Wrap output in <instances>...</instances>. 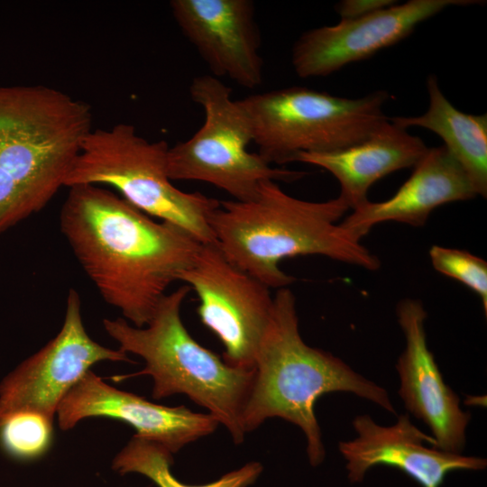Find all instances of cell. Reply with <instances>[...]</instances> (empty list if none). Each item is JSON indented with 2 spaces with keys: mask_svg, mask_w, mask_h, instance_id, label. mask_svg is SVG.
Segmentation results:
<instances>
[{
  "mask_svg": "<svg viewBox=\"0 0 487 487\" xmlns=\"http://www.w3.org/2000/svg\"><path fill=\"white\" fill-rule=\"evenodd\" d=\"M69 188L59 218L63 236L103 299L144 326L202 244L101 186Z\"/></svg>",
  "mask_w": 487,
  "mask_h": 487,
  "instance_id": "6da1fadb",
  "label": "cell"
},
{
  "mask_svg": "<svg viewBox=\"0 0 487 487\" xmlns=\"http://www.w3.org/2000/svg\"><path fill=\"white\" fill-rule=\"evenodd\" d=\"M349 209L340 196L303 200L268 180L251 200L220 201L210 225L231 262L279 289L295 281L280 268L287 258L320 255L368 271L380 268L379 258L338 223Z\"/></svg>",
  "mask_w": 487,
  "mask_h": 487,
  "instance_id": "7a4b0ae2",
  "label": "cell"
},
{
  "mask_svg": "<svg viewBox=\"0 0 487 487\" xmlns=\"http://www.w3.org/2000/svg\"><path fill=\"white\" fill-rule=\"evenodd\" d=\"M90 105L43 86H0V234L45 207L93 130Z\"/></svg>",
  "mask_w": 487,
  "mask_h": 487,
  "instance_id": "3957f363",
  "label": "cell"
},
{
  "mask_svg": "<svg viewBox=\"0 0 487 487\" xmlns=\"http://www.w3.org/2000/svg\"><path fill=\"white\" fill-rule=\"evenodd\" d=\"M242 425L249 433L271 418L298 426L307 440L312 465L325 458L315 415L317 400L329 392L354 393L396 414L386 390L355 372L332 354L308 345L299 329L296 299L288 288L273 297L271 317L262 339Z\"/></svg>",
  "mask_w": 487,
  "mask_h": 487,
  "instance_id": "277c9868",
  "label": "cell"
},
{
  "mask_svg": "<svg viewBox=\"0 0 487 487\" xmlns=\"http://www.w3.org/2000/svg\"><path fill=\"white\" fill-rule=\"evenodd\" d=\"M190 290L183 285L167 293L142 327H136L123 317L103 320L105 330L119 344V350L134 354L145 362L142 371L113 379L118 381L139 375L151 376L153 399L186 395L206 409L227 429L234 442L240 444L245 436L242 416L254 370L227 364L189 334L180 311Z\"/></svg>",
  "mask_w": 487,
  "mask_h": 487,
  "instance_id": "5b68a950",
  "label": "cell"
},
{
  "mask_svg": "<svg viewBox=\"0 0 487 487\" xmlns=\"http://www.w3.org/2000/svg\"><path fill=\"white\" fill-rule=\"evenodd\" d=\"M169 148L164 140L143 138L129 124L93 129L65 186L113 187L144 214L183 228L201 244L216 243L210 220L220 201L172 184L168 174Z\"/></svg>",
  "mask_w": 487,
  "mask_h": 487,
  "instance_id": "8992f818",
  "label": "cell"
},
{
  "mask_svg": "<svg viewBox=\"0 0 487 487\" xmlns=\"http://www.w3.org/2000/svg\"><path fill=\"white\" fill-rule=\"evenodd\" d=\"M390 95L378 90L359 98L289 87L239 99L258 153L271 165L294 162L299 153L339 151L361 142L388 117Z\"/></svg>",
  "mask_w": 487,
  "mask_h": 487,
  "instance_id": "52a82bcc",
  "label": "cell"
},
{
  "mask_svg": "<svg viewBox=\"0 0 487 487\" xmlns=\"http://www.w3.org/2000/svg\"><path fill=\"white\" fill-rule=\"evenodd\" d=\"M191 99L204 111L202 126L187 141L169 148L170 180H197L211 184L234 200L253 199L268 180L294 181L306 173L273 168L258 152L248 151L253 142L249 117L232 89L213 75L193 78Z\"/></svg>",
  "mask_w": 487,
  "mask_h": 487,
  "instance_id": "ba28073f",
  "label": "cell"
},
{
  "mask_svg": "<svg viewBox=\"0 0 487 487\" xmlns=\"http://www.w3.org/2000/svg\"><path fill=\"white\" fill-rule=\"evenodd\" d=\"M179 280L196 292L199 319L224 345V361L253 370L272 313L270 288L231 262L216 243L202 244Z\"/></svg>",
  "mask_w": 487,
  "mask_h": 487,
  "instance_id": "9c48e42d",
  "label": "cell"
},
{
  "mask_svg": "<svg viewBox=\"0 0 487 487\" xmlns=\"http://www.w3.org/2000/svg\"><path fill=\"white\" fill-rule=\"evenodd\" d=\"M78 291L69 290L63 326L40 351L24 360L0 384V421L20 411L53 421L66 394L102 361L131 362L127 354L94 341L81 317Z\"/></svg>",
  "mask_w": 487,
  "mask_h": 487,
  "instance_id": "30bf717a",
  "label": "cell"
},
{
  "mask_svg": "<svg viewBox=\"0 0 487 487\" xmlns=\"http://www.w3.org/2000/svg\"><path fill=\"white\" fill-rule=\"evenodd\" d=\"M477 0H409L373 14L341 19L303 32L295 41L291 63L302 78L326 77L343 67L369 59L410 35L424 21L444 9Z\"/></svg>",
  "mask_w": 487,
  "mask_h": 487,
  "instance_id": "8fae6325",
  "label": "cell"
},
{
  "mask_svg": "<svg viewBox=\"0 0 487 487\" xmlns=\"http://www.w3.org/2000/svg\"><path fill=\"white\" fill-rule=\"evenodd\" d=\"M406 345L396 363L399 394L406 409L424 422L436 448L461 454L465 446L471 414L460 407V399L445 382L433 353L428 349L422 302L404 299L396 308Z\"/></svg>",
  "mask_w": 487,
  "mask_h": 487,
  "instance_id": "7c38bea8",
  "label": "cell"
},
{
  "mask_svg": "<svg viewBox=\"0 0 487 487\" xmlns=\"http://www.w3.org/2000/svg\"><path fill=\"white\" fill-rule=\"evenodd\" d=\"M172 15L216 78L254 88L262 82L261 36L251 0H172Z\"/></svg>",
  "mask_w": 487,
  "mask_h": 487,
  "instance_id": "4fadbf2b",
  "label": "cell"
},
{
  "mask_svg": "<svg viewBox=\"0 0 487 487\" xmlns=\"http://www.w3.org/2000/svg\"><path fill=\"white\" fill-rule=\"evenodd\" d=\"M59 427L68 430L87 418L118 419L132 426L136 436L161 445L175 454L186 445L213 433L218 422L208 413L152 403L103 381L92 371L66 394L58 409Z\"/></svg>",
  "mask_w": 487,
  "mask_h": 487,
  "instance_id": "5bb4252c",
  "label": "cell"
},
{
  "mask_svg": "<svg viewBox=\"0 0 487 487\" xmlns=\"http://www.w3.org/2000/svg\"><path fill=\"white\" fill-rule=\"evenodd\" d=\"M353 427L356 436L338 444L352 482H361L369 469L382 464L402 471L422 487H440L452 471L482 470L487 464L478 456L435 447L433 436L413 425L409 414L399 416L391 426H381L369 415H360Z\"/></svg>",
  "mask_w": 487,
  "mask_h": 487,
  "instance_id": "9a60e30c",
  "label": "cell"
},
{
  "mask_svg": "<svg viewBox=\"0 0 487 487\" xmlns=\"http://www.w3.org/2000/svg\"><path fill=\"white\" fill-rule=\"evenodd\" d=\"M413 168L410 177L391 198L367 201L341 225L361 241L378 224L393 221L422 226L438 207L477 196L465 171L444 145L428 148Z\"/></svg>",
  "mask_w": 487,
  "mask_h": 487,
  "instance_id": "2e32d148",
  "label": "cell"
},
{
  "mask_svg": "<svg viewBox=\"0 0 487 487\" xmlns=\"http://www.w3.org/2000/svg\"><path fill=\"white\" fill-rule=\"evenodd\" d=\"M427 150L419 137L388 118L359 143L331 152L299 153L294 161L330 172L340 184L339 196L354 210L369 201V189L376 181L394 171L414 167Z\"/></svg>",
  "mask_w": 487,
  "mask_h": 487,
  "instance_id": "e0dca14e",
  "label": "cell"
},
{
  "mask_svg": "<svg viewBox=\"0 0 487 487\" xmlns=\"http://www.w3.org/2000/svg\"><path fill=\"white\" fill-rule=\"evenodd\" d=\"M429 106L418 116H398L390 121L407 129L422 127L436 133L472 182L476 195H487V115L464 113L441 91L436 75L427 78Z\"/></svg>",
  "mask_w": 487,
  "mask_h": 487,
  "instance_id": "ac0fdd59",
  "label": "cell"
},
{
  "mask_svg": "<svg viewBox=\"0 0 487 487\" xmlns=\"http://www.w3.org/2000/svg\"><path fill=\"white\" fill-rule=\"evenodd\" d=\"M172 455L160 444L133 436L114 459L113 468L121 474H143L159 487H247L255 482L262 471L261 464L252 462L227 473L213 482L188 485L178 481L170 473Z\"/></svg>",
  "mask_w": 487,
  "mask_h": 487,
  "instance_id": "d6986e66",
  "label": "cell"
},
{
  "mask_svg": "<svg viewBox=\"0 0 487 487\" xmlns=\"http://www.w3.org/2000/svg\"><path fill=\"white\" fill-rule=\"evenodd\" d=\"M52 423L36 412L13 413L0 421V446L17 459L37 457L50 446Z\"/></svg>",
  "mask_w": 487,
  "mask_h": 487,
  "instance_id": "ffe728a7",
  "label": "cell"
},
{
  "mask_svg": "<svg viewBox=\"0 0 487 487\" xmlns=\"http://www.w3.org/2000/svg\"><path fill=\"white\" fill-rule=\"evenodd\" d=\"M433 268L475 292L487 314V262L464 250L433 245L429 250Z\"/></svg>",
  "mask_w": 487,
  "mask_h": 487,
  "instance_id": "44dd1931",
  "label": "cell"
},
{
  "mask_svg": "<svg viewBox=\"0 0 487 487\" xmlns=\"http://www.w3.org/2000/svg\"><path fill=\"white\" fill-rule=\"evenodd\" d=\"M398 3L395 0H343L335 5L341 19L363 17Z\"/></svg>",
  "mask_w": 487,
  "mask_h": 487,
  "instance_id": "7402d4cb",
  "label": "cell"
}]
</instances>
